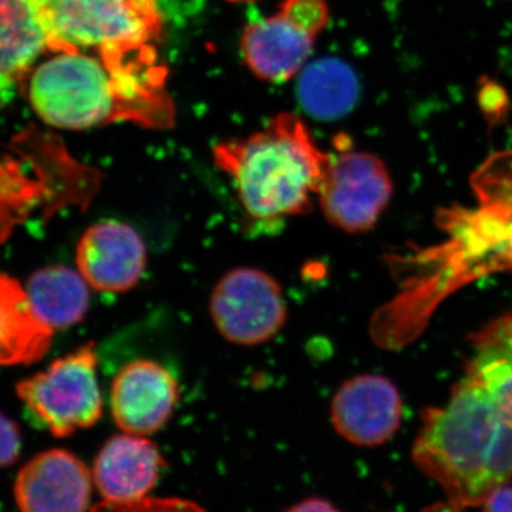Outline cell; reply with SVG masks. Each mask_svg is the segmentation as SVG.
I'll use <instances>...</instances> for the list:
<instances>
[{"label":"cell","instance_id":"obj_11","mask_svg":"<svg viewBox=\"0 0 512 512\" xmlns=\"http://www.w3.org/2000/svg\"><path fill=\"white\" fill-rule=\"evenodd\" d=\"M77 271L90 288L123 293L136 288L147 268V245L131 225L106 220L84 231L76 248Z\"/></svg>","mask_w":512,"mask_h":512},{"label":"cell","instance_id":"obj_24","mask_svg":"<svg viewBox=\"0 0 512 512\" xmlns=\"http://www.w3.org/2000/svg\"><path fill=\"white\" fill-rule=\"evenodd\" d=\"M231 2L245 3V2H255V0H231Z\"/></svg>","mask_w":512,"mask_h":512},{"label":"cell","instance_id":"obj_22","mask_svg":"<svg viewBox=\"0 0 512 512\" xmlns=\"http://www.w3.org/2000/svg\"><path fill=\"white\" fill-rule=\"evenodd\" d=\"M503 185L504 190L508 192H512V171L510 173H504L503 183H497Z\"/></svg>","mask_w":512,"mask_h":512},{"label":"cell","instance_id":"obj_16","mask_svg":"<svg viewBox=\"0 0 512 512\" xmlns=\"http://www.w3.org/2000/svg\"><path fill=\"white\" fill-rule=\"evenodd\" d=\"M53 333L36 318L25 288L0 274V366L29 365L42 359Z\"/></svg>","mask_w":512,"mask_h":512},{"label":"cell","instance_id":"obj_10","mask_svg":"<svg viewBox=\"0 0 512 512\" xmlns=\"http://www.w3.org/2000/svg\"><path fill=\"white\" fill-rule=\"evenodd\" d=\"M403 403L399 390L379 375H360L346 380L335 393L330 417L336 433L360 447L382 446L402 424Z\"/></svg>","mask_w":512,"mask_h":512},{"label":"cell","instance_id":"obj_2","mask_svg":"<svg viewBox=\"0 0 512 512\" xmlns=\"http://www.w3.org/2000/svg\"><path fill=\"white\" fill-rule=\"evenodd\" d=\"M56 52L30 77L29 101L49 126L86 130L130 121L167 128L175 111L154 45Z\"/></svg>","mask_w":512,"mask_h":512},{"label":"cell","instance_id":"obj_8","mask_svg":"<svg viewBox=\"0 0 512 512\" xmlns=\"http://www.w3.org/2000/svg\"><path fill=\"white\" fill-rule=\"evenodd\" d=\"M392 195V178L379 157L345 151L332 156L318 200L333 227L363 234L375 228Z\"/></svg>","mask_w":512,"mask_h":512},{"label":"cell","instance_id":"obj_20","mask_svg":"<svg viewBox=\"0 0 512 512\" xmlns=\"http://www.w3.org/2000/svg\"><path fill=\"white\" fill-rule=\"evenodd\" d=\"M478 505L481 512H512V487H508L507 484L497 488Z\"/></svg>","mask_w":512,"mask_h":512},{"label":"cell","instance_id":"obj_1","mask_svg":"<svg viewBox=\"0 0 512 512\" xmlns=\"http://www.w3.org/2000/svg\"><path fill=\"white\" fill-rule=\"evenodd\" d=\"M412 450L453 507L474 508L512 478V313L474 333L466 372L443 407L421 413Z\"/></svg>","mask_w":512,"mask_h":512},{"label":"cell","instance_id":"obj_15","mask_svg":"<svg viewBox=\"0 0 512 512\" xmlns=\"http://www.w3.org/2000/svg\"><path fill=\"white\" fill-rule=\"evenodd\" d=\"M23 288L36 318L53 332L72 328L89 312L90 286L69 266H45L33 272Z\"/></svg>","mask_w":512,"mask_h":512},{"label":"cell","instance_id":"obj_9","mask_svg":"<svg viewBox=\"0 0 512 512\" xmlns=\"http://www.w3.org/2000/svg\"><path fill=\"white\" fill-rule=\"evenodd\" d=\"M178 402L180 384L154 360L128 363L111 383V416L124 433L147 437L164 429Z\"/></svg>","mask_w":512,"mask_h":512},{"label":"cell","instance_id":"obj_21","mask_svg":"<svg viewBox=\"0 0 512 512\" xmlns=\"http://www.w3.org/2000/svg\"><path fill=\"white\" fill-rule=\"evenodd\" d=\"M285 512H342L338 510L329 501L323 500V498L313 497L308 500H303L301 503L292 505L289 510Z\"/></svg>","mask_w":512,"mask_h":512},{"label":"cell","instance_id":"obj_17","mask_svg":"<svg viewBox=\"0 0 512 512\" xmlns=\"http://www.w3.org/2000/svg\"><path fill=\"white\" fill-rule=\"evenodd\" d=\"M359 80L342 60L320 59L303 70L298 83L299 103L315 119L345 116L359 99Z\"/></svg>","mask_w":512,"mask_h":512},{"label":"cell","instance_id":"obj_6","mask_svg":"<svg viewBox=\"0 0 512 512\" xmlns=\"http://www.w3.org/2000/svg\"><path fill=\"white\" fill-rule=\"evenodd\" d=\"M328 22L325 0H285L275 15L245 29L241 50L248 69L265 82H288L301 72Z\"/></svg>","mask_w":512,"mask_h":512},{"label":"cell","instance_id":"obj_7","mask_svg":"<svg viewBox=\"0 0 512 512\" xmlns=\"http://www.w3.org/2000/svg\"><path fill=\"white\" fill-rule=\"evenodd\" d=\"M210 316L218 333L234 345H262L274 339L288 319L282 286L262 269H231L215 284Z\"/></svg>","mask_w":512,"mask_h":512},{"label":"cell","instance_id":"obj_3","mask_svg":"<svg viewBox=\"0 0 512 512\" xmlns=\"http://www.w3.org/2000/svg\"><path fill=\"white\" fill-rule=\"evenodd\" d=\"M214 160L249 217L275 222L312 210L332 156L316 146L299 117L281 113L252 136L218 144Z\"/></svg>","mask_w":512,"mask_h":512},{"label":"cell","instance_id":"obj_18","mask_svg":"<svg viewBox=\"0 0 512 512\" xmlns=\"http://www.w3.org/2000/svg\"><path fill=\"white\" fill-rule=\"evenodd\" d=\"M90 512H208L200 504L183 498H143L133 503L97 504Z\"/></svg>","mask_w":512,"mask_h":512},{"label":"cell","instance_id":"obj_19","mask_svg":"<svg viewBox=\"0 0 512 512\" xmlns=\"http://www.w3.org/2000/svg\"><path fill=\"white\" fill-rule=\"evenodd\" d=\"M22 453V436L18 424L0 413V468L13 466Z\"/></svg>","mask_w":512,"mask_h":512},{"label":"cell","instance_id":"obj_14","mask_svg":"<svg viewBox=\"0 0 512 512\" xmlns=\"http://www.w3.org/2000/svg\"><path fill=\"white\" fill-rule=\"evenodd\" d=\"M47 50H53V39L39 3L0 0V94L12 90Z\"/></svg>","mask_w":512,"mask_h":512},{"label":"cell","instance_id":"obj_12","mask_svg":"<svg viewBox=\"0 0 512 512\" xmlns=\"http://www.w3.org/2000/svg\"><path fill=\"white\" fill-rule=\"evenodd\" d=\"M93 476L79 457L63 448L42 451L19 471L15 498L20 512H87Z\"/></svg>","mask_w":512,"mask_h":512},{"label":"cell","instance_id":"obj_13","mask_svg":"<svg viewBox=\"0 0 512 512\" xmlns=\"http://www.w3.org/2000/svg\"><path fill=\"white\" fill-rule=\"evenodd\" d=\"M165 466L163 454L146 436L117 434L97 453L93 481L104 501L133 503L156 488Z\"/></svg>","mask_w":512,"mask_h":512},{"label":"cell","instance_id":"obj_23","mask_svg":"<svg viewBox=\"0 0 512 512\" xmlns=\"http://www.w3.org/2000/svg\"><path fill=\"white\" fill-rule=\"evenodd\" d=\"M37 3H39L40 6H45L47 3L52 2V0H36Z\"/></svg>","mask_w":512,"mask_h":512},{"label":"cell","instance_id":"obj_4","mask_svg":"<svg viewBox=\"0 0 512 512\" xmlns=\"http://www.w3.org/2000/svg\"><path fill=\"white\" fill-rule=\"evenodd\" d=\"M40 8L53 52L154 45L163 32L158 0H52Z\"/></svg>","mask_w":512,"mask_h":512},{"label":"cell","instance_id":"obj_5","mask_svg":"<svg viewBox=\"0 0 512 512\" xmlns=\"http://www.w3.org/2000/svg\"><path fill=\"white\" fill-rule=\"evenodd\" d=\"M94 343L55 360L46 370L20 380L16 393L37 421L57 439L90 429L103 416Z\"/></svg>","mask_w":512,"mask_h":512}]
</instances>
